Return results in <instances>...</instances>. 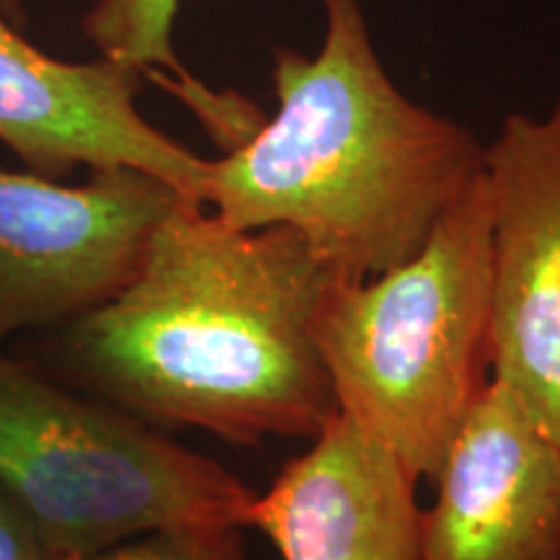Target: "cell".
I'll use <instances>...</instances> for the list:
<instances>
[{
    "label": "cell",
    "instance_id": "cell-4",
    "mask_svg": "<svg viewBox=\"0 0 560 560\" xmlns=\"http://www.w3.org/2000/svg\"><path fill=\"white\" fill-rule=\"evenodd\" d=\"M0 488L47 558L153 529L249 527L257 490L115 405L0 348Z\"/></svg>",
    "mask_w": 560,
    "mask_h": 560
},
{
    "label": "cell",
    "instance_id": "cell-3",
    "mask_svg": "<svg viewBox=\"0 0 560 560\" xmlns=\"http://www.w3.org/2000/svg\"><path fill=\"white\" fill-rule=\"evenodd\" d=\"M493 244L486 170L410 260L330 280L312 317L338 412L431 480L490 380Z\"/></svg>",
    "mask_w": 560,
    "mask_h": 560
},
{
    "label": "cell",
    "instance_id": "cell-8",
    "mask_svg": "<svg viewBox=\"0 0 560 560\" xmlns=\"http://www.w3.org/2000/svg\"><path fill=\"white\" fill-rule=\"evenodd\" d=\"M431 482L418 560H560V444L493 376Z\"/></svg>",
    "mask_w": 560,
    "mask_h": 560
},
{
    "label": "cell",
    "instance_id": "cell-10",
    "mask_svg": "<svg viewBox=\"0 0 560 560\" xmlns=\"http://www.w3.org/2000/svg\"><path fill=\"white\" fill-rule=\"evenodd\" d=\"M177 9L179 0H96L83 19V32L102 58L153 73L179 91L182 100L213 128L210 132L226 143L247 120V109L213 96L179 66L172 45Z\"/></svg>",
    "mask_w": 560,
    "mask_h": 560
},
{
    "label": "cell",
    "instance_id": "cell-9",
    "mask_svg": "<svg viewBox=\"0 0 560 560\" xmlns=\"http://www.w3.org/2000/svg\"><path fill=\"white\" fill-rule=\"evenodd\" d=\"M418 478L342 412L252 503L283 560H418Z\"/></svg>",
    "mask_w": 560,
    "mask_h": 560
},
{
    "label": "cell",
    "instance_id": "cell-1",
    "mask_svg": "<svg viewBox=\"0 0 560 560\" xmlns=\"http://www.w3.org/2000/svg\"><path fill=\"white\" fill-rule=\"evenodd\" d=\"M330 280L293 229H234L179 198L125 289L47 330L30 363L161 431L314 439L338 412L312 332Z\"/></svg>",
    "mask_w": 560,
    "mask_h": 560
},
{
    "label": "cell",
    "instance_id": "cell-6",
    "mask_svg": "<svg viewBox=\"0 0 560 560\" xmlns=\"http://www.w3.org/2000/svg\"><path fill=\"white\" fill-rule=\"evenodd\" d=\"M493 244L490 376L560 444V94L486 145Z\"/></svg>",
    "mask_w": 560,
    "mask_h": 560
},
{
    "label": "cell",
    "instance_id": "cell-7",
    "mask_svg": "<svg viewBox=\"0 0 560 560\" xmlns=\"http://www.w3.org/2000/svg\"><path fill=\"white\" fill-rule=\"evenodd\" d=\"M140 70L109 58L55 60L0 13V143L26 170L60 182L79 166L138 170L202 202L210 161L140 115Z\"/></svg>",
    "mask_w": 560,
    "mask_h": 560
},
{
    "label": "cell",
    "instance_id": "cell-12",
    "mask_svg": "<svg viewBox=\"0 0 560 560\" xmlns=\"http://www.w3.org/2000/svg\"><path fill=\"white\" fill-rule=\"evenodd\" d=\"M0 560H50L16 501L0 488Z\"/></svg>",
    "mask_w": 560,
    "mask_h": 560
},
{
    "label": "cell",
    "instance_id": "cell-11",
    "mask_svg": "<svg viewBox=\"0 0 560 560\" xmlns=\"http://www.w3.org/2000/svg\"><path fill=\"white\" fill-rule=\"evenodd\" d=\"M50 560H249L242 527H172L136 535L107 548Z\"/></svg>",
    "mask_w": 560,
    "mask_h": 560
},
{
    "label": "cell",
    "instance_id": "cell-5",
    "mask_svg": "<svg viewBox=\"0 0 560 560\" xmlns=\"http://www.w3.org/2000/svg\"><path fill=\"white\" fill-rule=\"evenodd\" d=\"M179 195L138 170L91 172L70 187L0 170V348L109 301L136 276Z\"/></svg>",
    "mask_w": 560,
    "mask_h": 560
},
{
    "label": "cell",
    "instance_id": "cell-2",
    "mask_svg": "<svg viewBox=\"0 0 560 560\" xmlns=\"http://www.w3.org/2000/svg\"><path fill=\"white\" fill-rule=\"evenodd\" d=\"M325 16L314 58L276 52V115L210 161L202 206L234 229L289 226L332 280L361 283L423 247L486 149L392 83L359 0Z\"/></svg>",
    "mask_w": 560,
    "mask_h": 560
}]
</instances>
